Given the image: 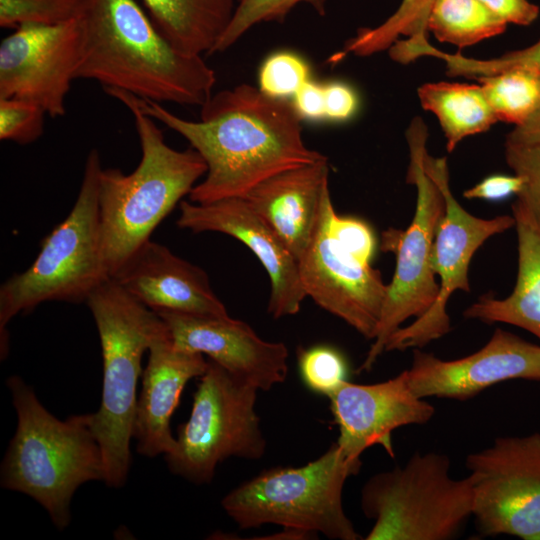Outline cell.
<instances>
[{
	"instance_id": "1",
	"label": "cell",
	"mask_w": 540,
	"mask_h": 540,
	"mask_svg": "<svg viewBox=\"0 0 540 540\" xmlns=\"http://www.w3.org/2000/svg\"><path fill=\"white\" fill-rule=\"evenodd\" d=\"M131 97L144 113L184 137L205 161V178L189 194L193 203L242 197L279 172L327 159L305 144L301 119L290 101L247 83L213 93L200 107L198 121L181 118L158 102Z\"/></svg>"
},
{
	"instance_id": "2",
	"label": "cell",
	"mask_w": 540,
	"mask_h": 540,
	"mask_svg": "<svg viewBox=\"0 0 540 540\" xmlns=\"http://www.w3.org/2000/svg\"><path fill=\"white\" fill-rule=\"evenodd\" d=\"M76 79L158 103L201 107L212 96L214 70L202 55L175 48L136 0H86Z\"/></svg>"
},
{
	"instance_id": "3",
	"label": "cell",
	"mask_w": 540,
	"mask_h": 540,
	"mask_svg": "<svg viewBox=\"0 0 540 540\" xmlns=\"http://www.w3.org/2000/svg\"><path fill=\"white\" fill-rule=\"evenodd\" d=\"M132 114L141 148L136 169H102L98 206L105 266L112 278L150 240L162 220L189 196L207 165L192 147L176 150L164 138L156 120L144 113L131 94L105 88Z\"/></svg>"
},
{
	"instance_id": "4",
	"label": "cell",
	"mask_w": 540,
	"mask_h": 540,
	"mask_svg": "<svg viewBox=\"0 0 540 540\" xmlns=\"http://www.w3.org/2000/svg\"><path fill=\"white\" fill-rule=\"evenodd\" d=\"M17 428L1 464L4 489L30 496L59 530L71 521L76 490L105 478L103 455L93 429V413L59 420L17 375L8 377Z\"/></svg>"
},
{
	"instance_id": "5",
	"label": "cell",
	"mask_w": 540,
	"mask_h": 540,
	"mask_svg": "<svg viewBox=\"0 0 540 540\" xmlns=\"http://www.w3.org/2000/svg\"><path fill=\"white\" fill-rule=\"evenodd\" d=\"M86 304L96 323L103 359L102 397L93 413V429L103 455L104 482L118 489L125 485L132 462L130 442L142 357L165 324L112 278Z\"/></svg>"
},
{
	"instance_id": "6",
	"label": "cell",
	"mask_w": 540,
	"mask_h": 540,
	"mask_svg": "<svg viewBox=\"0 0 540 540\" xmlns=\"http://www.w3.org/2000/svg\"><path fill=\"white\" fill-rule=\"evenodd\" d=\"M97 149L87 155L80 190L68 216L42 242L34 262L0 287V352L8 354L7 325L41 303H82L106 280L98 189L102 171Z\"/></svg>"
},
{
	"instance_id": "7",
	"label": "cell",
	"mask_w": 540,
	"mask_h": 540,
	"mask_svg": "<svg viewBox=\"0 0 540 540\" xmlns=\"http://www.w3.org/2000/svg\"><path fill=\"white\" fill-rule=\"evenodd\" d=\"M362 462L349 461L337 443L300 467L265 470L231 490L221 501L241 529L276 524L334 540H358L360 534L343 508V488Z\"/></svg>"
},
{
	"instance_id": "8",
	"label": "cell",
	"mask_w": 540,
	"mask_h": 540,
	"mask_svg": "<svg viewBox=\"0 0 540 540\" xmlns=\"http://www.w3.org/2000/svg\"><path fill=\"white\" fill-rule=\"evenodd\" d=\"M442 453H414L379 472L361 490L363 514L374 520L366 540H451L472 516L469 477L455 479Z\"/></svg>"
},
{
	"instance_id": "9",
	"label": "cell",
	"mask_w": 540,
	"mask_h": 540,
	"mask_svg": "<svg viewBox=\"0 0 540 540\" xmlns=\"http://www.w3.org/2000/svg\"><path fill=\"white\" fill-rule=\"evenodd\" d=\"M405 134L410 157L406 182L416 187L415 212L405 230L389 228L382 233V250L394 253L396 265L387 284L376 336L360 371H369L385 352L390 336L407 319L424 315L439 293L431 259L436 229L445 212V199L440 186L423 166L428 139L423 119L414 117Z\"/></svg>"
},
{
	"instance_id": "10",
	"label": "cell",
	"mask_w": 540,
	"mask_h": 540,
	"mask_svg": "<svg viewBox=\"0 0 540 540\" xmlns=\"http://www.w3.org/2000/svg\"><path fill=\"white\" fill-rule=\"evenodd\" d=\"M258 391L209 359L190 416L178 427L174 449L165 455L170 471L206 484L228 458H262L266 440L255 409Z\"/></svg>"
},
{
	"instance_id": "11",
	"label": "cell",
	"mask_w": 540,
	"mask_h": 540,
	"mask_svg": "<svg viewBox=\"0 0 540 540\" xmlns=\"http://www.w3.org/2000/svg\"><path fill=\"white\" fill-rule=\"evenodd\" d=\"M466 467L481 536L540 540V433L498 437Z\"/></svg>"
},
{
	"instance_id": "12",
	"label": "cell",
	"mask_w": 540,
	"mask_h": 540,
	"mask_svg": "<svg viewBox=\"0 0 540 540\" xmlns=\"http://www.w3.org/2000/svg\"><path fill=\"white\" fill-rule=\"evenodd\" d=\"M426 172L438 183L445 199V212L436 229L431 265L439 277V293L430 309L411 324L397 329L385 351L422 348L448 334L451 325L447 304L457 291H470L468 270L475 252L490 237L515 227L513 215L479 218L466 211L453 196L447 159L423 157Z\"/></svg>"
},
{
	"instance_id": "13",
	"label": "cell",
	"mask_w": 540,
	"mask_h": 540,
	"mask_svg": "<svg viewBox=\"0 0 540 540\" xmlns=\"http://www.w3.org/2000/svg\"><path fill=\"white\" fill-rule=\"evenodd\" d=\"M333 208L326 186L312 240L298 260L301 282L317 305L373 340L387 284L380 271L360 262L338 243L330 228Z\"/></svg>"
},
{
	"instance_id": "14",
	"label": "cell",
	"mask_w": 540,
	"mask_h": 540,
	"mask_svg": "<svg viewBox=\"0 0 540 540\" xmlns=\"http://www.w3.org/2000/svg\"><path fill=\"white\" fill-rule=\"evenodd\" d=\"M82 47L80 17L58 25L14 29L0 43V99L31 101L50 117L64 116Z\"/></svg>"
},
{
	"instance_id": "15",
	"label": "cell",
	"mask_w": 540,
	"mask_h": 540,
	"mask_svg": "<svg viewBox=\"0 0 540 540\" xmlns=\"http://www.w3.org/2000/svg\"><path fill=\"white\" fill-rule=\"evenodd\" d=\"M406 371L418 397L466 401L503 381L540 380V345L497 328L482 348L459 359L443 360L414 348Z\"/></svg>"
},
{
	"instance_id": "16",
	"label": "cell",
	"mask_w": 540,
	"mask_h": 540,
	"mask_svg": "<svg viewBox=\"0 0 540 540\" xmlns=\"http://www.w3.org/2000/svg\"><path fill=\"white\" fill-rule=\"evenodd\" d=\"M165 323L174 346L207 355L234 377L268 391L283 383L289 352L282 342L260 338L245 322L226 316L156 312Z\"/></svg>"
},
{
	"instance_id": "17",
	"label": "cell",
	"mask_w": 540,
	"mask_h": 540,
	"mask_svg": "<svg viewBox=\"0 0 540 540\" xmlns=\"http://www.w3.org/2000/svg\"><path fill=\"white\" fill-rule=\"evenodd\" d=\"M179 210L176 223L180 228L194 233H224L241 241L256 255L270 278L268 312L274 318L299 312L307 295L301 282L298 260L243 197L209 203L182 200Z\"/></svg>"
},
{
	"instance_id": "18",
	"label": "cell",
	"mask_w": 540,
	"mask_h": 540,
	"mask_svg": "<svg viewBox=\"0 0 540 540\" xmlns=\"http://www.w3.org/2000/svg\"><path fill=\"white\" fill-rule=\"evenodd\" d=\"M330 408L339 428L337 445L352 462L373 445L394 457L392 433L408 425H424L435 408L411 389L407 371L374 384L344 382L330 397Z\"/></svg>"
},
{
	"instance_id": "19",
	"label": "cell",
	"mask_w": 540,
	"mask_h": 540,
	"mask_svg": "<svg viewBox=\"0 0 540 540\" xmlns=\"http://www.w3.org/2000/svg\"><path fill=\"white\" fill-rule=\"evenodd\" d=\"M165 324V323H164ZM142 388L137 398L133 428L136 451L149 458L169 454L175 447L170 420L185 385L208 367L201 353L174 346L166 325L153 338Z\"/></svg>"
},
{
	"instance_id": "20",
	"label": "cell",
	"mask_w": 540,
	"mask_h": 540,
	"mask_svg": "<svg viewBox=\"0 0 540 540\" xmlns=\"http://www.w3.org/2000/svg\"><path fill=\"white\" fill-rule=\"evenodd\" d=\"M112 279L155 312L228 315L203 269L151 240Z\"/></svg>"
},
{
	"instance_id": "21",
	"label": "cell",
	"mask_w": 540,
	"mask_h": 540,
	"mask_svg": "<svg viewBox=\"0 0 540 540\" xmlns=\"http://www.w3.org/2000/svg\"><path fill=\"white\" fill-rule=\"evenodd\" d=\"M328 176L325 159L279 172L242 196L297 260L315 232Z\"/></svg>"
},
{
	"instance_id": "22",
	"label": "cell",
	"mask_w": 540,
	"mask_h": 540,
	"mask_svg": "<svg viewBox=\"0 0 540 540\" xmlns=\"http://www.w3.org/2000/svg\"><path fill=\"white\" fill-rule=\"evenodd\" d=\"M517 234V277L509 296L483 295L463 312L467 319L504 323L522 328L540 340V225L515 200L512 205Z\"/></svg>"
},
{
	"instance_id": "23",
	"label": "cell",
	"mask_w": 540,
	"mask_h": 540,
	"mask_svg": "<svg viewBox=\"0 0 540 540\" xmlns=\"http://www.w3.org/2000/svg\"><path fill=\"white\" fill-rule=\"evenodd\" d=\"M159 32L179 51L211 54L226 30L235 0H142Z\"/></svg>"
},
{
	"instance_id": "24",
	"label": "cell",
	"mask_w": 540,
	"mask_h": 540,
	"mask_svg": "<svg viewBox=\"0 0 540 540\" xmlns=\"http://www.w3.org/2000/svg\"><path fill=\"white\" fill-rule=\"evenodd\" d=\"M417 93L423 109L438 119L448 152L463 139L486 132L498 122L479 83H425Z\"/></svg>"
},
{
	"instance_id": "25",
	"label": "cell",
	"mask_w": 540,
	"mask_h": 540,
	"mask_svg": "<svg viewBox=\"0 0 540 540\" xmlns=\"http://www.w3.org/2000/svg\"><path fill=\"white\" fill-rule=\"evenodd\" d=\"M427 28L437 40L465 48L504 33L507 23L479 0H434Z\"/></svg>"
},
{
	"instance_id": "26",
	"label": "cell",
	"mask_w": 540,
	"mask_h": 540,
	"mask_svg": "<svg viewBox=\"0 0 540 540\" xmlns=\"http://www.w3.org/2000/svg\"><path fill=\"white\" fill-rule=\"evenodd\" d=\"M433 3L434 0H402L397 10L380 25L359 28L330 61H339L349 54L365 57L388 50L400 36L428 39L427 22Z\"/></svg>"
},
{
	"instance_id": "27",
	"label": "cell",
	"mask_w": 540,
	"mask_h": 540,
	"mask_svg": "<svg viewBox=\"0 0 540 540\" xmlns=\"http://www.w3.org/2000/svg\"><path fill=\"white\" fill-rule=\"evenodd\" d=\"M475 80L481 85L498 122L519 126L540 106L538 74L510 69Z\"/></svg>"
},
{
	"instance_id": "28",
	"label": "cell",
	"mask_w": 540,
	"mask_h": 540,
	"mask_svg": "<svg viewBox=\"0 0 540 540\" xmlns=\"http://www.w3.org/2000/svg\"><path fill=\"white\" fill-rule=\"evenodd\" d=\"M420 55L442 60L445 63L446 74L450 77L463 76L476 79L510 69H523L540 75V38L525 48L491 59H475L460 52L453 54L444 52L430 43L420 48Z\"/></svg>"
},
{
	"instance_id": "29",
	"label": "cell",
	"mask_w": 540,
	"mask_h": 540,
	"mask_svg": "<svg viewBox=\"0 0 540 540\" xmlns=\"http://www.w3.org/2000/svg\"><path fill=\"white\" fill-rule=\"evenodd\" d=\"M328 0H236L232 18L211 54L232 47L252 27L268 22H282L299 4L309 5L325 16Z\"/></svg>"
},
{
	"instance_id": "30",
	"label": "cell",
	"mask_w": 540,
	"mask_h": 540,
	"mask_svg": "<svg viewBox=\"0 0 540 540\" xmlns=\"http://www.w3.org/2000/svg\"><path fill=\"white\" fill-rule=\"evenodd\" d=\"M86 0H0V26L58 25L79 18Z\"/></svg>"
},
{
	"instance_id": "31",
	"label": "cell",
	"mask_w": 540,
	"mask_h": 540,
	"mask_svg": "<svg viewBox=\"0 0 540 540\" xmlns=\"http://www.w3.org/2000/svg\"><path fill=\"white\" fill-rule=\"evenodd\" d=\"M310 76L311 68L302 56L292 51H278L262 62L258 88L267 96L287 100L311 79Z\"/></svg>"
},
{
	"instance_id": "32",
	"label": "cell",
	"mask_w": 540,
	"mask_h": 540,
	"mask_svg": "<svg viewBox=\"0 0 540 540\" xmlns=\"http://www.w3.org/2000/svg\"><path fill=\"white\" fill-rule=\"evenodd\" d=\"M298 366L306 386L330 397L347 380L343 355L333 347L318 345L298 351Z\"/></svg>"
},
{
	"instance_id": "33",
	"label": "cell",
	"mask_w": 540,
	"mask_h": 540,
	"mask_svg": "<svg viewBox=\"0 0 540 540\" xmlns=\"http://www.w3.org/2000/svg\"><path fill=\"white\" fill-rule=\"evenodd\" d=\"M47 113L38 104L19 99H0V139L25 145L44 132Z\"/></svg>"
},
{
	"instance_id": "34",
	"label": "cell",
	"mask_w": 540,
	"mask_h": 540,
	"mask_svg": "<svg viewBox=\"0 0 540 540\" xmlns=\"http://www.w3.org/2000/svg\"><path fill=\"white\" fill-rule=\"evenodd\" d=\"M504 148L508 166L523 181L516 200L540 225V145L505 141Z\"/></svg>"
},
{
	"instance_id": "35",
	"label": "cell",
	"mask_w": 540,
	"mask_h": 540,
	"mask_svg": "<svg viewBox=\"0 0 540 540\" xmlns=\"http://www.w3.org/2000/svg\"><path fill=\"white\" fill-rule=\"evenodd\" d=\"M330 228L338 243L360 262L370 265L376 239L370 226L355 217L340 216L335 208L330 213Z\"/></svg>"
},
{
	"instance_id": "36",
	"label": "cell",
	"mask_w": 540,
	"mask_h": 540,
	"mask_svg": "<svg viewBox=\"0 0 540 540\" xmlns=\"http://www.w3.org/2000/svg\"><path fill=\"white\" fill-rule=\"evenodd\" d=\"M326 120L346 122L358 112L360 99L356 90L343 81L324 83Z\"/></svg>"
},
{
	"instance_id": "37",
	"label": "cell",
	"mask_w": 540,
	"mask_h": 540,
	"mask_svg": "<svg viewBox=\"0 0 540 540\" xmlns=\"http://www.w3.org/2000/svg\"><path fill=\"white\" fill-rule=\"evenodd\" d=\"M522 185V179L516 174H493L465 190L463 196L466 199L501 201L512 195L516 196L520 192Z\"/></svg>"
},
{
	"instance_id": "38",
	"label": "cell",
	"mask_w": 540,
	"mask_h": 540,
	"mask_svg": "<svg viewBox=\"0 0 540 540\" xmlns=\"http://www.w3.org/2000/svg\"><path fill=\"white\" fill-rule=\"evenodd\" d=\"M293 108L301 120L326 119L324 83L308 80L292 97Z\"/></svg>"
},
{
	"instance_id": "39",
	"label": "cell",
	"mask_w": 540,
	"mask_h": 540,
	"mask_svg": "<svg viewBox=\"0 0 540 540\" xmlns=\"http://www.w3.org/2000/svg\"><path fill=\"white\" fill-rule=\"evenodd\" d=\"M507 24L529 26L537 20L540 9L529 0H479Z\"/></svg>"
},
{
	"instance_id": "40",
	"label": "cell",
	"mask_w": 540,
	"mask_h": 540,
	"mask_svg": "<svg viewBox=\"0 0 540 540\" xmlns=\"http://www.w3.org/2000/svg\"><path fill=\"white\" fill-rule=\"evenodd\" d=\"M506 141L540 145V106L528 120L509 132Z\"/></svg>"
}]
</instances>
